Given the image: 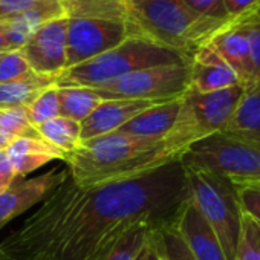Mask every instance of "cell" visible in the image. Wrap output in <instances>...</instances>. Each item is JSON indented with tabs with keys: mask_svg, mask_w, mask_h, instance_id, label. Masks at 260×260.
Instances as JSON below:
<instances>
[{
	"mask_svg": "<svg viewBox=\"0 0 260 260\" xmlns=\"http://www.w3.org/2000/svg\"><path fill=\"white\" fill-rule=\"evenodd\" d=\"M181 162L187 169L205 170L226 179L258 178L260 143L217 132L191 144Z\"/></svg>",
	"mask_w": 260,
	"mask_h": 260,
	"instance_id": "obj_7",
	"label": "cell"
},
{
	"mask_svg": "<svg viewBox=\"0 0 260 260\" xmlns=\"http://www.w3.org/2000/svg\"><path fill=\"white\" fill-rule=\"evenodd\" d=\"M0 260H11V258H10L8 255H5L2 251H0Z\"/></svg>",
	"mask_w": 260,
	"mask_h": 260,
	"instance_id": "obj_38",
	"label": "cell"
},
{
	"mask_svg": "<svg viewBox=\"0 0 260 260\" xmlns=\"http://www.w3.org/2000/svg\"><path fill=\"white\" fill-rule=\"evenodd\" d=\"M66 37L68 17L64 16L43 23L20 49V54L36 74L57 78L66 69Z\"/></svg>",
	"mask_w": 260,
	"mask_h": 260,
	"instance_id": "obj_10",
	"label": "cell"
},
{
	"mask_svg": "<svg viewBox=\"0 0 260 260\" xmlns=\"http://www.w3.org/2000/svg\"><path fill=\"white\" fill-rule=\"evenodd\" d=\"M172 219L152 226L149 245L161 260H196L175 230Z\"/></svg>",
	"mask_w": 260,
	"mask_h": 260,
	"instance_id": "obj_23",
	"label": "cell"
},
{
	"mask_svg": "<svg viewBox=\"0 0 260 260\" xmlns=\"http://www.w3.org/2000/svg\"><path fill=\"white\" fill-rule=\"evenodd\" d=\"M40 10H63L61 0H0V23Z\"/></svg>",
	"mask_w": 260,
	"mask_h": 260,
	"instance_id": "obj_29",
	"label": "cell"
},
{
	"mask_svg": "<svg viewBox=\"0 0 260 260\" xmlns=\"http://www.w3.org/2000/svg\"><path fill=\"white\" fill-rule=\"evenodd\" d=\"M5 52H11L8 39H7V31H5V25L0 23V54H5Z\"/></svg>",
	"mask_w": 260,
	"mask_h": 260,
	"instance_id": "obj_36",
	"label": "cell"
},
{
	"mask_svg": "<svg viewBox=\"0 0 260 260\" xmlns=\"http://www.w3.org/2000/svg\"><path fill=\"white\" fill-rule=\"evenodd\" d=\"M17 179H20V178L17 176L14 167L11 166L7 152L0 150V193L5 191Z\"/></svg>",
	"mask_w": 260,
	"mask_h": 260,
	"instance_id": "obj_34",
	"label": "cell"
},
{
	"mask_svg": "<svg viewBox=\"0 0 260 260\" xmlns=\"http://www.w3.org/2000/svg\"><path fill=\"white\" fill-rule=\"evenodd\" d=\"M242 32L248 40L249 58H251V77L252 83H260V13L249 16L243 20H239ZM249 84V86H251Z\"/></svg>",
	"mask_w": 260,
	"mask_h": 260,
	"instance_id": "obj_28",
	"label": "cell"
},
{
	"mask_svg": "<svg viewBox=\"0 0 260 260\" xmlns=\"http://www.w3.org/2000/svg\"><path fill=\"white\" fill-rule=\"evenodd\" d=\"M130 36H135L132 28L122 22L68 17L66 69L113 49Z\"/></svg>",
	"mask_w": 260,
	"mask_h": 260,
	"instance_id": "obj_9",
	"label": "cell"
},
{
	"mask_svg": "<svg viewBox=\"0 0 260 260\" xmlns=\"http://www.w3.org/2000/svg\"><path fill=\"white\" fill-rule=\"evenodd\" d=\"M223 8L231 22H239L260 13V0H223Z\"/></svg>",
	"mask_w": 260,
	"mask_h": 260,
	"instance_id": "obj_32",
	"label": "cell"
},
{
	"mask_svg": "<svg viewBox=\"0 0 260 260\" xmlns=\"http://www.w3.org/2000/svg\"><path fill=\"white\" fill-rule=\"evenodd\" d=\"M190 89V61L155 66L127 74L115 81L93 87L101 100H141L166 103L182 98Z\"/></svg>",
	"mask_w": 260,
	"mask_h": 260,
	"instance_id": "obj_8",
	"label": "cell"
},
{
	"mask_svg": "<svg viewBox=\"0 0 260 260\" xmlns=\"http://www.w3.org/2000/svg\"><path fill=\"white\" fill-rule=\"evenodd\" d=\"M172 223L196 260H228L214 230L190 198L178 208Z\"/></svg>",
	"mask_w": 260,
	"mask_h": 260,
	"instance_id": "obj_12",
	"label": "cell"
},
{
	"mask_svg": "<svg viewBox=\"0 0 260 260\" xmlns=\"http://www.w3.org/2000/svg\"><path fill=\"white\" fill-rule=\"evenodd\" d=\"M127 23L135 36L191 58L214 32L226 23L204 19L193 13L182 0H122Z\"/></svg>",
	"mask_w": 260,
	"mask_h": 260,
	"instance_id": "obj_3",
	"label": "cell"
},
{
	"mask_svg": "<svg viewBox=\"0 0 260 260\" xmlns=\"http://www.w3.org/2000/svg\"><path fill=\"white\" fill-rule=\"evenodd\" d=\"M25 137L40 138L37 128L28 118L26 107L0 109V150H5L14 140Z\"/></svg>",
	"mask_w": 260,
	"mask_h": 260,
	"instance_id": "obj_25",
	"label": "cell"
},
{
	"mask_svg": "<svg viewBox=\"0 0 260 260\" xmlns=\"http://www.w3.org/2000/svg\"><path fill=\"white\" fill-rule=\"evenodd\" d=\"M190 198L181 159L116 182L83 187L69 175L0 240L11 260H90L130 225L170 220Z\"/></svg>",
	"mask_w": 260,
	"mask_h": 260,
	"instance_id": "obj_1",
	"label": "cell"
},
{
	"mask_svg": "<svg viewBox=\"0 0 260 260\" xmlns=\"http://www.w3.org/2000/svg\"><path fill=\"white\" fill-rule=\"evenodd\" d=\"M137 260H161L158 257V254L152 249V246L149 245V240H147V245L144 246V249L141 251V254L138 255Z\"/></svg>",
	"mask_w": 260,
	"mask_h": 260,
	"instance_id": "obj_37",
	"label": "cell"
},
{
	"mask_svg": "<svg viewBox=\"0 0 260 260\" xmlns=\"http://www.w3.org/2000/svg\"><path fill=\"white\" fill-rule=\"evenodd\" d=\"M243 89L240 84L208 93L188 89L182 96L178 118L164 138L167 149L181 159L191 144L222 132Z\"/></svg>",
	"mask_w": 260,
	"mask_h": 260,
	"instance_id": "obj_5",
	"label": "cell"
},
{
	"mask_svg": "<svg viewBox=\"0 0 260 260\" xmlns=\"http://www.w3.org/2000/svg\"><path fill=\"white\" fill-rule=\"evenodd\" d=\"M69 175L68 167H57L40 176L13 182L5 191L0 193V230L14 217L42 204L51 191L69 178Z\"/></svg>",
	"mask_w": 260,
	"mask_h": 260,
	"instance_id": "obj_11",
	"label": "cell"
},
{
	"mask_svg": "<svg viewBox=\"0 0 260 260\" xmlns=\"http://www.w3.org/2000/svg\"><path fill=\"white\" fill-rule=\"evenodd\" d=\"M237 193L242 211L260 222V190L251 187H239Z\"/></svg>",
	"mask_w": 260,
	"mask_h": 260,
	"instance_id": "obj_33",
	"label": "cell"
},
{
	"mask_svg": "<svg viewBox=\"0 0 260 260\" xmlns=\"http://www.w3.org/2000/svg\"><path fill=\"white\" fill-rule=\"evenodd\" d=\"M234 260H260V222L242 214Z\"/></svg>",
	"mask_w": 260,
	"mask_h": 260,
	"instance_id": "obj_26",
	"label": "cell"
},
{
	"mask_svg": "<svg viewBox=\"0 0 260 260\" xmlns=\"http://www.w3.org/2000/svg\"><path fill=\"white\" fill-rule=\"evenodd\" d=\"M29 72H32V69L29 68L25 57L20 54V51L5 52L2 60H0V83L22 78Z\"/></svg>",
	"mask_w": 260,
	"mask_h": 260,
	"instance_id": "obj_30",
	"label": "cell"
},
{
	"mask_svg": "<svg viewBox=\"0 0 260 260\" xmlns=\"http://www.w3.org/2000/svg\"><path fill=\"white\" fill-rule=\"evenodd\" d=\"M155 104L159 103L141 100H103L100 106L80 122L81 141L116 132L132 118Z\"/></svg>",
	"mask_w": 260,
	"mask_h": 260,
	"instance_id": "obj_13",
	"label": "cell"
},
{
	"mask_svg": "<svg viewBox=\"0 0 260 260\" xmlns=\"http://www.w3.org/2000/svg\"><path fill=\"white\" fill-rule=\"evenodd\" d=\"M182 2L198 16L220 22V23H230L225 8H223V0H182Z\"/></svg>",
	"mask_w": 260,
	"mask_h": 260,
	"instance_id": "obj_31",
	"label": "cell"
},
{
	"mask_svg": "<svg viewBox=\"0 0 260 260\" xmlns=\"http://www.w3.org/2000/svg\"><path fill=\"white\" fill-rule=\"evenodd\" d=\"M36 128L43 141L66 155L75 152L81 144V127L80 122L74 119L57 116L36 125Z\"/></svg>",
	"mask_w": 260,
	"mask_h": 260,
	"instance_id": "obj_22",
	"label": "cell"
},
{
	"mask_svg": "<svg viewBox=\"0 0 260 260\" xmlns=\"http://www.w3.org/2000/svg\"><path fill=\"white\" fill-rule=\"evenodd\" d=\"M60 116L83 122L103 101L89 87H57Z\"/></svg>",
	"mask_w": 260,
	"mask_h": 260,
	"instance_id": "obj_24",
	"label": "cell"
},
{
	"mask_svg": "<svg viewBox=\"0 0 260 260\" xmlns=\"http://www.w3.org/2000/svg\"><path fill=\"white\" fill-rule=\"evenodd\" d=\"M207 45L236 72L243 87L252 83L248 40L237 22H230L222 26Z\"/></svg>",
	"mask_w": 260,
	"mask_h": 260,
	"instance_id": "obj_15",
	"label": "cell"
},
{
	"mask_svg": "<svg viewBox=\"0 0 260 260\" xmlns=\"http://www.w3.org/2000/svg\"><path fill=\"white\" fill-rule=\"evenodd\" d=\"M190 199L214 230L228 260H234L239 240L242 208L236 185L219 175L187 169Z\"/></svg>",
	"mask_w": 260,
	"mask_h": 260,
	"instance_id": "obj_6",
	"label": "cell"
},
{
	"mask_svg": "<svg viewBox=\"0 0 260 260\" xmlns=\"http://www.w3.org/2000/svg\"><path fill=\"white\" fill-rule=\"evenodd\" d=\"M237 188L239 187H251L260 190V176L258 178H246V179H230Z\"/></svg>",
	"mask_w": 260,
	"mask_h": 260,
	"instance_id": "obj_35",
	"label": "cell"
},
{
	"mask_svg": "<svg viewBox=\"0 0 260 260\" xmlns=\"http://www.w3.org/2000/svg\"><path fill=\"white\" fill-rule=\"evenodd\" d=\"M222 132L260 143V83L243 89Z\"/></svg>",
	"mask_w": 260,
	"mask_h": 260,
	"instance_id": "obj_18",
	"label": "cell"
},
{
	"mask_svg": "<svg viewBox=\"0 0 260 260\" xmlns=\"http://www.w3.org/2000/svg\"><path fill=\"white\" fill-rule=\"evenodd\" d=\"M239 84L236 72L207 43L194 51L190 58V89L208 93Z\"/></svg>",
	"mask_w": 260,
	"mask_h": 260,
	"instance_id": "obj_14",
	"label": "cell"
},
{
	"mask_svg": "<svg viewBox=\"0 0 260 260\" xmlns=\"http://www.w3.org/2000/svg\"><path fill=\"white\" fill-rule=\"evenodd\" d=\"M152 226H155V223L149 220H140L130 225L124 233L100 249L90 260H137L147 245Z\"/></svg>",
	"mask_w": 260,
	"mask_h": 260,
	"instance_id": "obj_19",
	"label": "cell"
},
{
	"mask_svg": "<svg viewBox=\"0 0 260 260\" xmlns=\"http://www.w3.org/2000/svg\"><path fill=\"white\" fill-rule=\"evenodd\" d=\"M55 84L54 77L39 75L34 71L28 75L0 83V109L29 106L45 89Z\"/></svg>",
	"mask_w": 260,
	"mask_h": 260,
	"instance_id": "obj_20",
	"label": "cell"
},
{
	"mask_svg": "<svg viewBox=\"0 0 260 260\" xmlns=\"http://www.w3.org/2000/svg\"><path fill=\"white\" fill-rule=\"evenodd\" d=\"M190 57L161 46L141 36H130L113 49L64 69L57 78V87H98L135 71L188 63Z\"/></svg>",
	"mask_w": 260,
	"mask_h": 260,
	"instance_id": "obj_4",
	"label": "cell"
},
{
	"mask_svg": "<svg viewBox=\"0 0 260 260\" xmlns=\"http://www.w3.org/2000/svg\"><path fill=\"white\" fill-rule=\"evenodd\" d=\"M11 166L14 167L19 178L36 172L54 159L66 161L68 155L52 147L40 138H17L10 143L5 149Z\"/></svg>",
	"mask_w": 260,
	"mask_h": 260,
	"instance_id": "obj_17",
	"label": "cell"
},
{
	"mask_svg": "<svg viewBox=\"0 0 260 260\" xmlns=\"http://www.w3.org/2000/svg\"><path fill=\"white\" fill-rule=\"evenodd\" d=\"M2 57H4V54H0V60H2Z\"/></svg>",
	"mask_w": 260,
	"mask_h": 260,
	"instance_id": "obj_39",
	"label": "cell"
},
{
	"mask_svg": "<svg viewBox=\"0 0 260 260\" xmlns=\"http://www.w3.org/2000/svg\"><path fill=\"white\" fill-rule=\"evenodd\" d=\"M26 113L34 127L60 116L57 86L54 84L45 89L29 106H26Z\"/></svg>",
	"mask_w": 260,
	"mask_h": 260,
	"instance_id": "obj_27",
	"label": "cell"
},
{
	"mask_svg": "<svg viewBox=\"0 0 260 260\" xmlns=\"http://www.w3.org/2000/svg\"><path fill=\"white\" fill-rule=\"evenodd\" d=\"M61 5L66 17H87L127 23L122 0H61Z\"/></svg>",
	"mask_w": 260,
	"mask_h": 260,
	"instance_id": "obj_21",
	"label": "cell"
},
{
	"mask_svg": "<svg viewBox=\"0 0 260 260\" xmlns=\"http://www.w3.org/2000/svg\"><path fill=\"white\" fill-rule=\"evenodd\" d=\"M181 101L182 98L155 104L132 118L116 132L147 140H164L178 118Z\"/></svg>",
	"mask_w": 260,
	"mask_h": 260,
	"instance_id": "obj_16",
	"label": "cell"
},
{
	"mask_svg": "<svg viewBox=\"0 0 260 260\" xmlns=\"http://www.w3.org/2000/svg\"><path fill=\"white\" fill-rule=\"evenodd\" d=\"M173 161L178 158L167 149L164 140L112 132L81 141L64 162L78 185L90 187L137 178Z\"/></svg>",
	"mask_w": 260,
	"mask_h": 260,
	"instance_id": "obj_2",
	"label": "cell"
}]
</instances>
